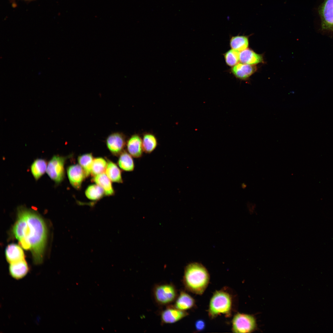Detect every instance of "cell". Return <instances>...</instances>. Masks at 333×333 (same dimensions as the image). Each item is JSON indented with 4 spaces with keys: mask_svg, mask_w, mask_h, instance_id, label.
Here are the masks:
<instances>
[{
    "mask_svg": "<svg viewBox=\"0 0 333 333\" xmlns=\"http://www.w3.org/2000/svg\"><path fill=\"white\" fill-rule=\"evenodd\" d=\"M12 232L25 249L30 250L35 264L43 261L47 237L46 224L35 210L20 206L17 208V218Z\"/></svg>",
    "mask_w": 333,
    "mask_h": 333,
    "instance_id": "obj_1",
    "label": "cell"
},
{
    "mask_svg": "<svg viewBox=\"0 0 333 333\" xmlns=\"http://www.w3.org/2000/svg\"><path fill=\"white\" fill-rule=\"evenodd\" d=\"M210 276L202 264L193 262L185 268L183 282L186 289L195 294H202L209 283Z\"/></svg>",
    "mask_w": 333,
    "mask_h": 333,
    "instance_id": "obj_2",
    "label": "cell"
},
{
    "mask_svg": "<svg viewBox=\"0 0 333 333\" xmlns=\"http://www.w3.org/2000/svg\"><path fill=\"white\" fill-rule=\"evenodd\" d=\"M232 307V299L231 295L224 290H217L210 299L208 314L212 319L221 314L229 316L231 314Z\"/></svg>",
    "mask_w": 333,
    "mask_h": 333,
    "instance_id": "obj_3",
    "label": "cell"
},
{
    "mask_svg": "<svg viewBox=\"0 0 333 333\" xmlns=\"http://www.w3.org/2000/svg\"><path fill=\"white\" fill-rule=\"evenodd\" d=\"M152 295L155 302L159 306H167L175 302L178 294L175 286L172 283H160L154 285Z\"/></svg>",
    "mask_w": 333,
    "mask_h": 333,
    "instance_id": "obj_4",
    "label": "cell"
},
{
    "mask_svg": "<svg viewBox=\"0 0 333 333\" xmlns=\"http://www.w3.org/2000/svg\"><path fill=\"white\" fill-rule=\"evenodd\" d=\"M257 328L256 319L252 314L238 313L232 319V331L234 333H251Z\"/></svg>",
    "mask_w": 333,
    "mask_h": 333,
    "instance_id": "obj_5",
    "label": "cell"
},
{
    "mask_svg": "<svg viewBox=\"0 0 333 333\" xmlns=\"http://www.w3.org/2000/svg\"><path fill=\"white\" fill-rule=\"evenodd\" d=\"M68 158L69 156L54 155L48 162L46 172L57 185L61 183L65 178L64 165Z\"/></svg>",
    "mask_w": 333,
    "mask_h": 333,
    "instance_id": "obj_6",
    "label": "cell"
},
{
    "mask_svg": "<svg viewBox=\"0 0 333 333\" xmlns=\"http://www.w3.org/2000/svg\"><path fill=\"white\" fill-rule=\"evenodd\" d=\"M126 143L125 135L119 132L110 134L106 140L107 148L112 154L116 156H119L124 150Z\"/></svg>",
    "mask_w": 333,
    "mask_h": 333,
    "instance_id": "obj_7",
    "label": "cell"
},
{
    "mask_svg": "<svg viewBox=\"0 0 333 333\" xmlns=\"http://www.w3.org/2000/svg\"><path fill=\"white\" fill-rule=\"evenodd\" d=\"M188 314L186 311L180 310L174 305H170L161 312L160 319L162 324H172L180 321Z\"/></svg>",
    "mask_w": 333,
    "mask_h": 333,
    "instance_id": "obj_8",
    "label": "cell"
},
{
    "mask_svg": "<svg viewBox=\"0 0 333 333\" xmlns=\"http://www.w3.org/2000/svg\"><path fill=\"white\" fill-rule=\"evenodd\" d=\"M67 172L71 185L75 189L79 190L84 180L86 177L83 168L79 164L71 165L67 167Z\"/></svg>",
    "mask_w": 333,
    "mask_h": 333,
    "instance_id": "obj_9",
    "label": "cell"
},
{
    "mask_svg": "<svg viewBox=\"0 0 333 333\" xmlns=\"http://www.w3.org/2000/svg\"><path fill=\"white\" fill-rule=\"evenodd\" d=\"M126 146L128 152L133 157L138 158L142 156V139L138 134L132 135L126 141Z\"/></svg>",
    "mask_w": 333,
    "mask_h": 333,
    "instance_id": "obj_10",
    "label": "cell"
},
{
    "mask_svg": "<svg viewBox=\"0 0 333 333\" xmlns=\"http://www.w3.org/2000/svg\"><path fill=\"white\" fill-rule=\"evenodd\" d=\"M322 25L333 31V0H326L321 11Z\"/></svg>",
    "mask_w": 333,
    "mask_h": 333,
    "instance_id": "obj_11",
    "label": "cell"
},
{
    "mask_svg": "<svg viewBox=\"0 0 333 333\" xmlns=\"http://www.w3.org/2000/svg\"><path fill=\"white\" fill-rule=\"evenodd\" d=\"M256 70V68L254 65L241 63H238L231 69V72L234 76L242 80L249 78Z\"/></svg>",
    "mask_w": 333,
    "mask_h": 333,
    "instance_id": "obj_12",
    "label": "cell"
},
{
    "mask_svg": "<svg viewBox=\"0 0 333 333\" xmlns=\"http://www.w3.org/2000/svg\"><path fill=\"white\" fill-rule=\"evenodd\" d=\"M10 264V275L15 279H22L27 275L29 271L28 265L25 259Z\"/></svg>",
    "mask_w": 333,
    "mask_h": 333,
    "instance_id": "obj_13",
    "label": "cell"
},
{
    "mask_svg": "<svg viewBox=\"0 0 333 333\" xmlns=\"http://www.w3.org/2000/svg\"><path fill=\"white\" fill-rule=\"evenodd\" d=\"M5 255L7 261L10 264L25 259L23 250L20 246L16 244H12L7 246L5 250Z\"/></svg>",
    "mask_w": 333,
    "mask_h": 333,
    "instance_id": "obj_14",
    "label": "cell"
},
{
    "mask_svg": "<svg viewBox=\"0 0 333 333\" xmlns=\"http://www.w3.org/2000/svg\"><path fill=\"white\" fill-rule=\"evenodd\" d=\"M239 61L246 64L254 65L263 61L261 55L258 54L247 48L239 52Z\"/></svg>",
    "mask_w": 333,
    "mask_h": 333,
    "instance_id": "obj_15",
    "label": "cell"
},
{
    "mask_svg": "<svg viewBox=\"0 0 333 333\" xmlns=\"http://www.w3.org/2000/svg\"><path fill=\"white\" fill-rule=\"evenodd\" d=\"M195 304L194 299L186 292L182 291L178 295L174 306L180 310L186 311L192 308Z\"/></svg>",
    "mask_w": 333,
    "mask_h": 333,
    "instance_id": "obj_16",
    "label": "cell"
},
{
    "mask_svg": "<svg viewBox=\"0 0 333 333\" xmlns=\"http://www.w3.org/2000/svg\"><path fill=\"white\" fill-rule=\"evenodd\" d=\"M92 181L103 189L105 195L111 196L114 194L111 180L104 173L93 176Z\"/></svg>",
    "mask_w": 333,
    "mask_h": 333,
    "instance_id": "obj_17",
    "label": "cell"
},
{
    "mask_svg": "<svg viewBox=\"0 0 333 333\" xmlns=\"http://www.w3.org/2000/svg\"><path fill=\"white\" fill-rule=\"evenodd\" d=\"M47 163L45 159L42 158H37L32 163L30 170L36 180L39 179L46 172Z\"/></svg>",
    "mask_w": 333,
    "mask_h": 333,
    "instance_id": "obj_18",
    "label": "cell"
},
{
    "mask_svg": "<svg viewBox=\"0 0 333 333\" xmlns=\"http://www.w3.org/2000/svg\"><path fill=\"white\" fill-rule=\"evenodd\" d=\"M107 164L105 170L106 174L112 181L117 183H122L123 179L121 172L117 165L109 160H107Z\"/></svg>",
    "mask_w": 333,
    "mask_h": 333,
    "instance_id": "obj_19",
    "label": "cell"
},
{
    "mask_svg": "<svg viewBox=\"0 0 333 333\" xmlns=\"http://www.w3.org/2000/svg\"><path fill=\"white\" fill-rule=\"evenodd\" d=\"M133 157L127 151L125 150L119 155L118 164L122 170L132 171L135 167Z\"/></svg>",
    "mask_w": 333,
    "mask_h": 333,
    "instance_id": "obj_20",
    "label": "cell"
},
{
    "mask_svg": "<svg viewBox=\"0 0 333 333\" xmlns=\"http://www.w3.org/2000/svg\"><path fill=\"white\" fill-rule=\"evenodd\" d=\"M142 139L143 151L147 154L152 152L158 145L156 136L152 133H146L143 134Z\"/></svg>",
    "mask_w": 333,
    "mask_h": 333,
    "instance_id": "obj_21",
    "label": "cell"
},
{
    "mask_svg": "<svg viewBox=\"0 0 333 333\" xmlns=\"http://www.w3.org/2000/svg\"><path fill=\"white\" fill-rule=\"evenodd\" d=\"M245 35H236L232 36L230 41V45L232 49L240 52L247 48L249 40Z\"/></svg>",
    "mask_w": 333,
    "mask_h": 333,
    "instance_id": "obj_22",
    "label": "cell"
},
{
    "mask_svg": "<svg viewBox=\"0 0 333 333\" xmlns=\"http://www.w3.org/2000/svg\"><path fill=\"white\" fill-rule=\"evenodd\" d=\"M92 153H86L79 156L78 157L79 164L84 170L86 177L91 174L93 160Z\"/></svg>",
    "mask_w": 333,
    "mask_h": 333,
    "instance_id": "obj_23",
    "label": "cell"
},
{
    "mask_svg": "<svg viewBox=\"0 0 333 333\" xmlns=\"http://www.w3.org/2000/svg\"><path fill=\"white\" fill-rule=\"evenodd\" d=\"M85 193L88 199L93 201L100 199L105 195L103 189L97 184L89 186L86 188Z\"/></svg>",
    "mask_w": 333,
    "mask_h": 333,
    "instance_id": "obj_24",
    "label": "cell"
},
{
    "mask_svg": "<svg viewBox=\"0 0 333 333\" xmlns=\"http://www.w3.org/2000/svg\"><path fill=\"white\" fill-rule=\"evenodd\" d=\"M107 161L102 157L94 158L92 168L91 174L93 177L104 173L107 166Z\"/></svg>",
    "mask_w": 333,
    "mask_h": 333,
    "instance_id": "obj_25",
    "label": "cell"
},
{
    "mask_svg": "<svg viewBox=\"0 0 333 333\" xmlns=\"http://www.w3.org/2000/svg\"><path fill=\"white\" fill-rule=\"evenodd\" d=\"M239 51L232 49L226 52L224 54L226 64L232 67L239 63Z\"/></svg>",
    "mask_w": 333,
    "mask_h": 333,
    "instance_id": "obj_26",
    "label": "cell"
},
{
    "mask_svg": "<svg viewBox=\"0 0 333 333\" xmlns=\"http://www.w3.org/2000/svg\"><path fill=\"white\" fill-rule=\"evenodd\" d=\"M205 327V323L204 321L202 319L197 320L195 323V327L198 331L203 330Z\"/></svg>",
    "mask_w": 333,
    "mask_h": 333,
    "instance_id": "obj_27",
    "label": "cell"
},
{
    "mask_svg": "<svg viewBox=\"0 0 333 333\" xmlns=\"http://www.w3.org/2000/svg\"><path fill=\"white\" fill-rule=\"evenodd\" d=\"M256 206L255 204H252L249 208V212L251 214H255L256 213Z\"/></svg>",
    "mask_w": 333,
    "mask_h": 333,
    "instance_id": "obj_28",
    "label": "cell"
},
{
    "mask_svg": "<svg viewBox=\"0 0 333 333\" xmlns=\"http://www.w3.org/2000/svg\"><path fill=\"white\" fill-rule=\"evenodd\" d=\"M26 0V1H30V0Z\"/></svg>",
    "mask_w": 333,
    "mask_h": 333,
    "instance_id": "obj_29",
    "label": "cell"
}]
</instances>
